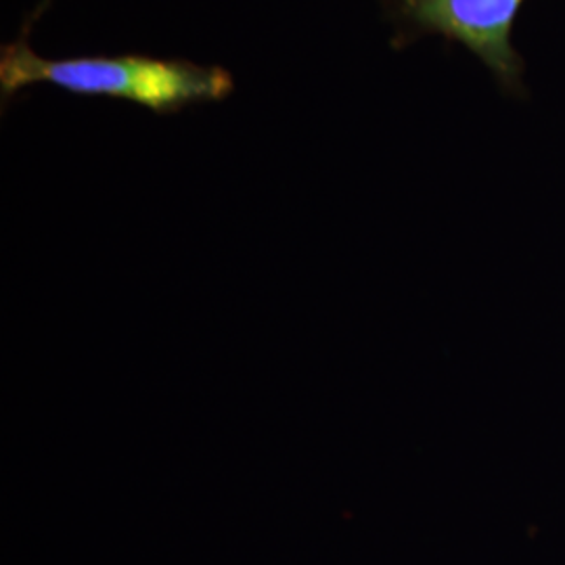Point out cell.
Masks as SVG:
<instances>
[{"label":"cell","mask_w":565,"mask_h":565,"mask_svg":"<svg viewBox=\"0 0 565 565\" xmlns=\"http://www.w3.org/2000/svg\"><path fill=\"white\" fill-rule=\"evenodd\" d=\"M524 0H385L398 46L419 36L459 42L509 90L524 88V61L511 42Z\"/></svg>","instance_id":"cell-2"},{"label":"cell","mask_w":565,"mask_h":565,"mask_svg":"<svg viewBox=\"0 0 565 565\" xmlns=\"http://www.w3.org/2000/svg\"><path fill=\"white\" fill-rule=\"evenodd\" d=\"M34 84H51L82 97L137 103L156 114L224 102L235 90L231 72L216 65L147 55L51 60L34 53L23 39L4 46L0 55L2 102Z\"/></svg>","instance_id":"cell-1"}]
</instances>
